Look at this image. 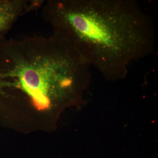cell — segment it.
Instances as JSON below:
<instances>
[{
  "mask_svg": "<svg viewBox=\"0 0 158 158\" xmlns=\"http://www.w3.org/2000/svg\"><path fill=\"white\" fill-rule=\"evenodd\" d=\"M42 14L52 35L107 81L124 79L132 62L155 50L153 20L135 1L49 0Z\"/></svg>",
  "mask_w": 158,
  "mask_h": 158,
  "instance_id": "obj_1",
  "label": "cell"
},
{
  "mask_svg": "<svg viewBox=\"0 0 158 158\" xmlns=\"http://www.w3.org/2000/svg\"><path fill=\"white\" fill-rule=\"evenodd\" d=\"M90 65L52 35L0 40V103L23 100L38 107L76 101Z\"/></svg>",
  "mask_w": 158,
  "mask_h": 158,
  "instance_id": "obj_2",
  "label": "cell"
},
{
  "mask_svg": "<svg viewBox=\"0 0 158 158\" xmlns=\"http://www.w3.org/2000/svg\"><path fill=\"white\" fill-rule=\"evenodd\" d=\"M28 0H0V40L20 17L26 14Z\"/></svg>",
  "mask_w": 158,
  "mask_h": 158,
  "instance_id": "obj_3",
  "label": "cell"
},
{
  "mask_svg": "<svg viewBox=\"0 0 158 158\" xmlns=\"http://www.w3.org/2000/svg\"><path fill=\"white\" fill-rule=\"evenodd\" d=\"M45 1L43 0H28L26 9V14L34 11L43 6Z\"/></svg>",
  "mask_w": 158,
  "mask_h": 158,
  "instance_id": "obj_4",
  "label": "cell"
}]
</instances>
